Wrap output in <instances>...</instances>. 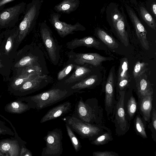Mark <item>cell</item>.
<instances>
[{
  "label": "cell",
  "mask_w": 156,
  "mask_h": 156,
  "mask_svg": "<svg viewBox=\"0 0 156 156\" xmlns=\"http://www.w3.org/2000/svg\"><path fill=\"white\" fill-rule=\"evenodd\" d=\"M153 91L140 97V109L144 120L149 121L152 107Z\"/></svg>",
  "instance_id": "21"
},
{
  "label": "cell",
  "mask_w": 156,
  "mask_h": 156,
  "mask_svg": "<svg viewBox=\"0 0 156 156\" xmlns=\"http://www.w3.org/2000/svg\"><path fill=\"white\" fill-rule=\"evenodd\" d=\"M137 103L135 98L131 96L128 100L127 104L128 113L130 118L134 115L136 110Z\"/></svg>",
  "instance_id": "34"
},
{
  "label": "cell",
  "mask_w": 156,
  "mask_h": 156,
  "mask_svg": "<svg viewBox=\"0 0 156 156\" xmlns=\"http://www.w3.org/2000/svg\"><path fill=\"white\" fill-rule=\"evenodd\" d=\"M114 78L113 70L110 71L105 87V104L106 107L112 106L114 97Z\"/></svg>",
  "instance_id": "20"
},
{
  "label": "cell",
  "mask_w": 156,
  "mask_h": 156,
  "mask_svg": "<svg viewBox=\"0 0 156 156\" xmlns=\"http://www.w3.org/2000/svg\"><path fill=\"white\" fill-rule=\"evenodd\" d=\"M75 64L72 63L67 65L58 73L57 79L58 80H62L66 77L74 68Z\"/></svg>",
  "instance_id": "36"
},
{
  "label": "cell",
  "mask_w": 156,
  "mask_h": 156,
  "mask_svg": "<svg viewBox=\"0 0 156 156\" xmlns=\"http://www.w3.org/2000/svg\"><path fill=\"white\" fill-rule=\"evenodd\" d=\"M65 126L68 135L76 152H77L80 150L82 147L80 141L76 136L74 131L66 123H65Z\"/></svg>",
  "instance_id": "31"
},
{
  "label": "cell",
  "mask_w": 156,
  "mask_h": 156,
  "mask_svg": "<svg viewBox=\"0 0 156 156\" xmlns=\"http://www.w3.org/2000/svg\"><path fill=\"white\" fill-rule=\"evenodd\" d=\"M20 156H32V154L30 151L27 148H22L21 150Z\"/></svg>",
  "instance_id": "39"
},
{
  "label": "cell",
  "mask_w": 156,
  "mask_h": 156,
  "mask_svg": "<svg viewBox=\"0 0 156 156\" xmlns=\"http://www.w3.org/2000/svg\"><path fill=\"white\" fill-rule=\"evenodd\" d=\"M75 71L72 75L65 80V83L69 84L78 82L86 78L91 72L89 68L75 64Z\"/></svg>",
  "instance_id": "19"
},
{
  "label": "cell",
  "mask_w": 156,
  "mask_h": 156,
  "mask_svg": "<svg viewBox=\"0 0 156 156\" xmlns=\"http://www.w3.org/2000/svg\"><path fill=\"white\" fill-rule=\"evenodd\" d=\"M18 27L15 26L0 34V52L13 60L17 55V50L20 43L18 40Z\"/></svg>",
  "instance_id": "3"
},
{
  "label": "cell",
  "mask_w": 156,
  "mask_h": 156,
  "mask_svg": "<svg viewBox=\"0 0 156 156\" xmlns=\"http://www.w3.org/2000/svg\"><path fill=\"white\" fill-rule=\"evenodd\" d=\"M113 25L122 42L126 46L129 45V40L126 30V23L123 16L117 9L112 13Z\"/></svg>",
  "instance_id": "11"
},
{
  "label": "cell",
  "mask_w": 156,
  "mask_h": 156,
  "mask_svg": "<svg viewBox=\"0 0 156 156\" xmlns=\"http://www.w3.org/2000/svg\"><path fill=\"white\" fill-rule=\"evenodd\" d=\"M111 139L109 134L106 133L93 140L91 143L97 145L104 144L107 143Z\"/></svg>",
  "instance_id": "35"
},
{
  "label": "cell",
  "mask_w": 156,
  "mask_h": 156,
  "mask_svg": "<svg viewBox=\"0 0 156 156\" xmlns=\"http://www.w3.org/2000/svg\"><path fill=\"white\" fill-rule=\"evenodd\" d=\"M97 79L98 77L97 75H91L75 83L69 87L72 90L80 91L81 90L92 86L96 82Z\"/></svg>",
  "instance_id": "24"
},
{
  "label": "cell",
  "mask_w": 156,
  "mask_h": 156,
  "mask_svg": "<svg viewBox=\"0 0 156 156\" xmlns=\"http://www.w3.org/2000/svg\"><path fill=\"white\" fill-rule=\"evenodd\" d=\"M100 42L94 37L87 36L81 38H76L66 43V47L70 49H73L80 46H86L98 49Z\"/></svg>",
  "instance_id": "17"
},
{
  "label": "cell",
  "mask_w": 156,
  "mask_h": 156,
  "mask_svg": "<svg viewBox=\"0 0 156 156\" xmlns=\"http://www.w3.org/2000/svg\"><path fill=\"white\" fill-rule=\"evenodd\" d=\"M62 132L61 129L56 128L48 131L44 139L46 147L43 148L41 156H60L62 153Z\"/></svg>",
  "instance_id": "4"
},
{
  "label": "cell",
  "mask_w": 156,
  "mask_h": 156,
  "mask_svg": "<svg viewBox=\"0 0 156 156\" xmlns=\"http://www.w3.org/2000/svg\"><path fill=\"white\" fill-rule=\"evenodd\" d=\"M140 12L142 18L147 25L152 29L156 30L155 21L147 10L144 7H141Z\"/></svg>",
  "instance_id": "30"
},
{
  "label": "cell",
  "mask_w": 156,
  "mask_h": 156,
  "mask_svg": "<svg viewBox=\"0 0 156 156\" xmlns=\"http://www.w3.org/2000/svg\"><path fill=\"white\" fill-rule=\"evenodd\" d=\"M61 16V14L59 13L53 12L50 14L49 20L62 38L73 34L75 32L83 31L86 30L85 27L79 22L72 25L61 21L60 20Z\"/></svg>",
  "instance_id": "9"
},
{
  "label": "cell",
  "mask_w": 156,
  "mask_h": 156,
  "mask_svg": "<svg viewBox=\"0 0 156 156\" xmlns=\"http://www.w3.org/2000/svg\"><path fill=\"white\" fill-rule=\"evenodd\" d=\"M31 107L30 105L18 101L13 102L9 104L7 107L8 110L10 112L20 113L28 110Z\"/></svg>",
  "instance_id": "28"
},
{
  "label": "cell",
  "mask_w": 156,
  "mask_h": 156,
  "mask_svg": "<svg viewBox=\"0 0 156 156\" xmlns=\"http://www.w3.org/2000/svg\"><path fill=\"white\" fill-rule=\"evenodd\" d=\"M97 34L98 38L109 48L113 49L118 47V44L115 40L104 31L98 29Z\"/></svg>",
  "instance_id": "26"
},
{
  "label": "cell",
  "mask_w": 156,
  "mask_h": 156,
  "mask_svg": "<svg viewBox=\"0 0 156 156\" xmlns=\"http://www.w3.org/2000/svg\"><path fill=\"white\" fill-rule=\"evenodd\" d=\"M119 93L120 97L116 106L115 118L120 129L125 131L128 127L124 107L125 92L120 91Z\"/></svg>",
  "instance_id": "18"
},
{
  "label": "cell",
  "mask_w": 156,
  "mask_h": 156,
  "mask_svg": "<svg viewBox=\"0 0 156 156\" xmlns=\"http://www.w3.org/2000/svg\"><path fill=\"white\" fill-rule=\"evenodd\" d=\"M40 33L50 60L54 65H56L60 58V48L45 21L41 24Z\"/></svg>",
  "instance_id": "5"
},
{
  "label": "cell",
  "mask_w": 156,
  "mask_h": 156,
  "mask_svg": "<svg viewBox=\"0 0 156 156\" xmlns=\"http://www.w3.org/2000/svg\"><path fill=\"white\" fill-rule=\"evenodd\" d=\"M148 64L144 62H140L137 61L135 64L133 71L134 78L137 79L144 74L146 70V66Z\"/></svg>",
  "instance_id": "32"
},
{
  "label": "cell",
  "mask_w": 156,
  "mask_h": 156,
  "mask_svg": "<svg viewBox=\"0 0 156 156\" xmlns=\"http://www.w3.org/2000/svg\"><path fill=\"white\" fill-rule=\"evenodd\" d=\"M72 104L69 101L64 102L50 109L41 119L40 122L43 123L55 119L70 112Z\"/></svg>",
  "instance_id": "14"
},
{
  "label": "cell",
  "mask_w": 156,
  "mask_h": 156,
  "mask_svg": "<svg viewBox=\"0 0 156 156\" xmlns=\"http://www.w3.org/2000/svg\"><path fill=\"white\" fill-rule=\"evenodd\" d=\"M26 48L18 52L14 58L12 69L15 70L20 68L35 65L38 60L37 57L31 53L27 54Z\"/></svg>",
  "instance_id": "16"
},
{
  "label": "cell",
  "mask_w": 156,
  "mask_h": 156,
  "mask_svg": "<svg viewBox=\"0 0 156 156\" xmlns=\"http://www.w3.org/2000/svg\"><path fill=\"white\" fill-rule=\"evenodd\" d=\"M42 69L37 65L20 68L14 70L10 87L15 90L25 82L41 75Z\"/></svg>",
  "instance_id": "8"
},
{
  "label": "cell",
  "mask_w": 156,
  "mask_h": 156,
  "mask_svg": "<svg viewBox=\"0 0 156 156\" xmlns=\"http://www.w3.org/2000/svg\"><path fill=\"white\" fill-rule=\"evenodd\" d=\"M23 2L0 11V29H8L15 26L26 7Z\"/></svg>",
  "instance_id": "6"
},
{
  "label": "cell",
  "mask_w": 156,
  "mask_h": 156,
  "mask_svg": "<svg viewBox=\"0 0 156 156\" xmlns=\"http://www.w3.org/2000/svg\"><path fill=\"white\" fill-rule=\"evenodd\" d=\"M143 75V74H142ZM142 75L137 78L136 83L137 92L140 98L153 91L151 85L146 75Z\"/></svg>",
  "instance_id": "23"
},
{
  "label": "cell",
  "mask_w": 156,
  "mask_h": 156,
  "mask_svg": "<svg viewBox=\"0 0 156 156\" xmlns=\"http://www.w3.org/2000/svg\"><path fill=\"white\" fill-rule=\"evenodd\" d=\"M70 57L74 64L80 66L88 64L97 66L103 62L108 60L107 57L97 53H75L71 55Z\"/></svg>",
  "instance_id": "10"
},
{
  "label": "cell",
  "mask_w": 156,
  "mask_h": 156,
  "mask_svg": "<svg viewBox=\"0 0 156 156\" xmlns=\"http://www.w3.org/2000/svg\"><path fill=\"white\" fill-rule=\"evenodd\" d=\"M66 123L74 131L82 138H89L98 134L99 128L90 123L84 122L72 115L64 119Z\"/></svg>",
  "instance_id": "7"
},
{
  "label": "cell",
  "mask_w": 156,
  "mask_h": 156,
  "mask_svg": "<svg viewBox=\"0 0 156 156\" xmlns=\"http://www.w3.org/2000/svg\"><path fill=\"white\" fill-rule=\"evenodd\" d=\"M128 61L127 58H124L121 61L118 73V81L129 78L128 73Z\"/></svg>",
  "instance_id": "29"
},
{
  "label": "cell",
  "mask_w": 156,
  "mask_h": 156,
  "mask_svg": "<svg viewBox=\"0 0 156 156\" xmlns=\"http://www.w3.org/2000/svg\"><path fill=\"white\" fill-rule=\"evenodd\" d=\"M129 78L124 79L118 82V86L120 90H122L128 84Z\"/></svg>",
  "instance_id": "38"
},
{
  "label": "cell",
  "mask_w": 156,
  "mask_h": 156,
  "mask_svg": "<svg viewBox=\"0 0 156 156\" xmlns=\"http://www.w3.org/2000/svg\"><path fill=\"white\" fill-rule=\"evenodd\" d=\"M73 115L87 123H90L94 117V111L87 101L84 102L82 97L80 99L75 105Z\"/></svg>",
  "instance_id": "12"
},
{
  "label": "cell",
  "mask_w": 156,
  "mask_h": 156,
  "mask_svg": "<svg viewBox=\"0 0 156 156\" xmlns=\"http://www.w3.org/2000/svg\"><path fill=\"white\" fill-rule=\"evenodd\" d=\"M152 123L154 128L156 130V112L154 108H153L152 112Z\"/></svg>",
  "instance_id": "40"
},
{
  "label": "cell",
  "mask_w": 156,
  "mask_h": 156,
  "mask_svg": "<svg viewBox=\"0 0 156 156\" xmlns=\"http://www.w3.org/2000/svg\"><path fill=\"white\" fill-rule=\"evenodd\" d=\"M94 156H115L118 155V154L115 152L109 151H96L93 154Z\"/></svg>",
  "instance_id": "37"
},
{
  "label": "cell",
  "mask_w": 156,
  "mask_h": 156,
  "mask_svg": "<svg viewBox=\"0 0 156 156\" xmlns=\"http://www.w3.org/2000/svg\"><path fill=\"white\" fill-rule=\"evenodd\" d=\"M83 91L71 90L69 87H55L28 98L32 107L41 110L63 100L75 93Z\"/></svg>",
  "instance_id": "1"
},
{
  "label": "cell",
  "mask_w": 156,
  "mask_h": 156,
  "mask_svg": "<svg viewBox=\"0 0 156 156\" xmlns=\"http://www.w3.org/2000/svg\"><path fill=\"white\" fill-rule=\"evenodd\" d=\"M0 151L4 153L8 152L10 156H17L18 154V147L12 141H5L0 143Z\"/></svg>",
  "instance_id": "27"
},
{
  "label": "cell",
  "mask_w": 156,
  "mask_h": 156,
  "mask_svg": "<svg viewBox=\"0 0 156 156\" xmlns=\"http://www.w3.org/2000/svg\"><path fill=\"white\" fill-rule=\"evenodd\" d=\"M15 0H0V11L4 8L8 3Z\"/></svg>",
  "instance_id": "41"
},
{
  "label": "cell",
  "mask_w": 156,
  "mask_h": 156,
  "mask_svg": "<svg viewBox=\"0 0 156 156\" xmlns=\"http://www.w3.org/2000/svg\"><path fill=\"white\" fill-rule=\"evenodd\" d=\"M128 13L134 26L137 36L142 46L146 50H148L149 46L147 39L146 30L134 12L132 10L129 9Z\"/></svg>",
  "instance_id": "15"
},
{
  "label": "cell",
  "mask_w": 156,
  "mask_h": 156,
  "mask_svg": "<svg viewBox=\"0 0 156 156\" xmlns=\"http://www.w3.org/2000/svg\"><path fill=\"white\" fill-rule=\"evenodd\" d=\"M152 9L153 12L155 16L156 15V5L155 3L153 4L152 7Z\"/></svg>",
  "instance_id": "42"
},
{
  "label": "cell",
  "mask_w": 156,
  "mask_h": 156,
  "mask_svg": "<svg viewBox=\"0 0 156 156\" xmlns=\"http://www.w3.org/2000/svg\"><path fill=\"white\" fill-rule=\"evenodd\" d=\"M47 76L41 74L27 81L15 90L23 94H26L41 89L45 86V80Z\"/></svg>",
  "instance_id": "13"
},
{
  "label": "cell",
  "mask_w": 156,
  "mask_h": 156,
  "mask_svg": "<svg viewBox=\"0 0 156 156\" xmlns=\"http://www.w3.org/2000/svg\"><path fill=\"white\" fill-rule=\"evenodd\" d=\"M0 30H1V29H0Z\"/></svg>",
  "instance_id": "43"
},
{
  "label": "cell",
  "mask_w": 156,
  "mask_h": 156,
  "mask_svg": "<svg viewBox=\"0 0 156 156\" xmlns=\"http://www.w3.org/2000/svg\"><path fill=\"white\" fill-rule=\"evenodd\" d=\"M41 0H32L26 5L24 15L18 27V40L20 43L33 29L39 15Z\"/></svg>",
  "instance_id": "2"
},
{
  "label": "cell",
  "mask_w": 156,
  "mask_h": 156,
  "mask_svg": "<svg viewBox=\"0 0 156 156\" xmlns=\"http://www.w3.org/2000/svg\"><path fill=\"white\" fill-rule=\"evenodd\" d=\"M135 125L136 129L138 133L143 138H147L144 124L140 116L138 115L136 117Z\"/></svg>",
  "instance_id": "33"
},
{
  "label": "cell",
  "mask_w": 156,
  "mask_h": 156,
  "mask_svg": "<svg viewBox=\"0 0 156 156\" xmlns=\"http://www.w3.org/2000/svg\"><path fill=\"white\" fill-rule=\"evenodd\" d=\"M13 62V60L6 57L0 52V74L8 78Z\"/></svg>",
  "instance_id": "25"
},
{
  "label": "cell",
  "mask_w": 156,
  "mask_h": 156,
  "mask_svg": "<svg viewBox=\"0 0 156 156\" xmlns=\"http://www.w3.org/2000/svg\"><path fill=\"white\" fill-rule=\"evenodd\" d=\"M80 0H63L54 8L58 13L69 14L77 9L80 6Z\"/></svg>",
  "instance_id": "22"
}]
</instances>
